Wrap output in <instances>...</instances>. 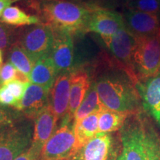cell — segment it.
<instances>
[{"label":"cell","instance_id":"obj_1","mask_svg":"<svg viewBox=\"0 0 160 160\" xmlns=\"http://www.w3.org/2000/svg\"><path fill=\"white\" fill-rule=\"evenodd\" d=\"M93 82L105 108L130 113L139 111L141 99L136 87L138 79L123 65L108 62L97 72Z\"/></svg>","mask_w":160,"mask_h":160},{"label":"cell","instance_id":"obj_2","mask_svg":"<svg viewBox=\"0 0 160 160\" xmlns=\"http://www.w3.org/2000/svg\"><path fill=\"white\" fill-rule=\"evenodd\" d=\"M91 6V3L66 0H39L35 9L41 22L50 26L53 31L77 36L88 33Z\"/></svg>","mask_w":160,"mask_h":160},{"label":"cell","instance_id":"obj_3","mask_svg":"<svg viewBox=\"0 0 160 160\" xmlns=\"http://www.w3.org/2000/svg\"><path fill=\"white\" fill-rule=\"evenodd\" d=\"M148 121L141 113H132L119 131L120 149L117 160H145Z\"/></svg>","mask_w":160,"mask_h":160},{"label":"cell","instance_id":"obj_4","mask_svg":"<svg viewBox=\"0 0 160 160\" xmlns=\"http://www.w3.org/2000/svg\"><path fill=\"white\" fill-rule=\"evenodd\" d=\"M31 122L23 117L0 127V160H14L31 147L33 133Z\"/></svg>","mask_w":160,"mask_h":160},{"label":"cell","instance_id":"obj_5","mask_svg":"<svg viewBox=\"0 0 160 160\" xmlns=\"http://www.w3.org/2000/svg\"><path fill=\"white\" fill-rule=\"evenodd\" d=\"M135 38L133 68L137 79L153 77L160 72V33Z\"/></svg>","mask_w":160,"mask_h":160},{"label":"cell","instance_id":"obj_6","mask_svg":"<svg viewBox=\"0 0 160 160\" xmlns=\"http://www.w3.org/2000/svg\"><path fill=\"white\" fill-rule=\"evenodd\" d=\"M54 42V32L43 23L31 25L18 33L17 42L33 61L50 55Z\"/></svg>","mask_w":160,"mask_h":160},{"label":"cell","instance_id":"obj_7","mask_svg":"<svg viewBox=\"0 0 160 160\" xmlns=\"http://www.w3.org/2000/svg\"><path fill=\"white\" fill-rule=\"evenodd\" d=\"M76 150L77 139L73 122L67 119H62L60 127L44 145L39 160L67 159Z\"/></svg>","mask_w":160,"mask_h":160},{"label":"cell","instance_id":"obj_8","mask_svg":"<svg viewBox=\"0 0 160 160\" xmlns=\"http://www.w3.org/2000/svg\"><path fill=\"white\" fill-rule=\"evenodd\" d=\"M111 133H98L77 148L68 160H117L119 148Z\"/></svg>","mask_w":160,"mask_h":160},{"label":"cell","instance_id":"obj_9","mask_svg":"<svg viewBox=\"0 0 160 160\" xmlns=\"http://www.w3.org/2000/svg\"><path fill=\"white\" fill-rule=\"evenodd\" d=\"M102 40L112 54L117 58L118 62L127 68L132 74L137 77L133 68L136 38L128 30L125 25L120 28L114 35L111 37L102 38Z\"/></svg>","mask_w":160,"mask_h":160},{"label":"cell","instance_id":"obj_10","mask_svg":"<svg viewBox=\"0 0 160 160\" xmlns=\"http://www.w3.org/2000/svg\"><path fill=\"white\" fill-rule=\"evenodd\" d=\"M125 25L122 13L92 4L87 33L99 35L101 39L114 35Z\"/></svg>","mask_w":160,"mask_h":160},{"label":"cell","instance_id":"obj_11","mask_svg":"<svg viewBox=\"0 0 160 160\" xmlns=\"http://www.w3.org/2000/svg\"><path fill=\"white\" fill-rule=\"evenodd\" d=\"M54 32V42L50 57L57 68L58 75L75 71V53L73 36L65 32Z\"/></svg>","mask_w":160,"mask_h":160},{"label":"cell","instance_id":"obj_12","mask_svg":"<svg viewBox=\"0 0 160 160\" xmlns=\"http://www.w3.org/2000/svg\"><path fill=\"white\" fill-rule=\"evenodd\" d=\"M143 109L160 128V72L136 85Z\"/></svg>","mask_w":160,"mask_h":160},{"label":"cell","instance_id":"obj_13","mask_svg":"<svg viewBox=\"0 0 160 160\" xmlns=\"http://www.w3.org/2000/svg\"><path fill=\"white\" fill-rule=\"evenodd\" d=\"M125 25L135 37H150L160 33V19L155 14L125 8Z\"/></svg>","mask_w":160,"mask_h":160},{"label":"cell","instance_id":"obj_14","mask_svg":"<svg viewBox=\"0 0 160 160\" xmlns=\"http://www.w3.org/2000/svg\"><path fill=\"white\" fill-rule=\"evenodd\" d=\"M50 91L42 86L30 83L22 99L15 110L28 119L33 120L45 108L49 105Z\"/></svg>","mask_w":160,"mask_h":160},{"label":"cell","instance_id":"obj_15","mask_svg":"<svg viewBox=\"0 0 160 160\" xmlns=\"http://www.w3.org/2000/svg\"><path fill=\"white\" fill-rule=\"evenodd\" d=\"M71 78L70 73H59L50 91L49 104L58 120L62 119L68 111Z\"/></svg>","mask_w":160,"mask_h":160},{"label":"cell","instance_id":"obj_16","mask_svg":"<svg viewBox=\"0 0 160 160\" xmlns=\"http://www.w3.org/2000/svg\"><path fill=\"white\" fill-rule=\"evenodd\" d=\"M33 139L31 147L41 153L44 145L56 131L58 119L56 117L51 106L48 105L40 111L34 119Z\"/></svg>","mask_w":160,"mask_h":160},{"label":"cell","instance_id":"obj_17","mask_svg":"<svg viewBox=\"0 0 160 160\" xmlns=\"http://www.w3.org/2000/svg\"><path fill=\"white\" fill-rule=\"evenodd\" d=\"M91 82L90 76L85 70H79L71 73L68 111L65 116L71 121L73 122L76 111L83 101Z\"/></svg>","mask_w":160,"mask_h":160},{"label":"cell","instance_id":"obj_18","mask_svg":"<svg viewBox=\"0 0 160 160\" xmlns=\"http://www.w3.org/2000/svg\"><path fill=\"white\" fill-rule=\"evenodd\" d=\"M57 76L58 73L54 63L50 55H48L36 62L29 79L33 84L42 86L51 91Z\"/></svg>","mask_w":160,"mask_h":160},{"label":"cell","instance_id":"obj_19","mask_svg":"<svg viewBox=\"0 0 160 160\" xmlns=\"http://www.w3.org/2000/svg\"><path fill=\"white\" fill-rule=\"evenodd\" d=\"M99 112H94L73 123V130L77 139V149L87 143L99 133Z\"/></svg>","mask_w":160,"mask_h":160},{"label":"cell","instance_id":"obj_20","mask_svg":"<svg viewBox=\"0 0 160 160\" xmlns=\"http://www.w3.org/2000/svg\"><path fill=\"white\" fill-rule=\"evenodd\" d=\"M132 113L104 108L99 112V133H109L119 131Z\"/></svg>","mask_w":160,"mask_h":160},{"label":"cell","instance_id":"obj_21","mask_svg":"<svg viewBox=\"0 0 160 160\" xmlns=\"http://www.w3.org/2000/svg\"><path fill=\"white\" fill-rule=\"evenodd\" d=\"M104 108H105L100 101L95 82L92 81L83 101L82 102L81 105L76 111L74 117H73V123L80 121L91 113L101 111Z\"/></svg>","mask_w":160,"mask_h":160},{"label":"cell","instance_id":"obj_22","mask_svg":"<svg viewBox=\"0 0 160 160\" xmlns=\"http://www.w3.org/2000/svg\"><path fill=\"white\" fill-rule=\"evenodd\" d=\"M0 21L6 25L15 27L38 25L41 23L39 17L28 15L17 6H10L2 13Z\"/></svg>","mask_w":160,"mask_h":160},{"label":"cell","instance_id":"obj_23","mask_svg":"<svg viewBox=\"0 0 160 160\" xmlns=\"http://www.w3.org/2000/svg\"><path fill=\"white\" fill-rule=\"evenodd\" d=\"M8 61L11 62L18 71L28 77L36 63L17 42L13 44L9 49Z\"/></svg>","mask_w":160,"mask_h":160},{"label":"cell","instance_id":"obj_24","mask_svg":"<svg viewBox=\"0 0 160 160\" xmlns=\"http://www.w3.org/2000/svg\"><path fill=\"white\" fill-rule=\"evenodd\" d=\"M145 160H160V139L149 122L146 131Z\"/></svg>","mask_w":160,"mask_h":160},{"label":"cell","instance_id":"obj_25","mask_svg":"<svg viewBox=\"0 0 160 160\" xmlns=\"http://www.w3.org/2000/svg\"><path fill=\"white\" fill-rule=\"evenodd\" d=\"M125 8L145 12L160 17V0H130L124 4Z\"/></svg>","mask_w":160,"mask_h":160},{"label":"cell","instance_id":"obj_26","mask_svg":"<svg viewBox=\"0 0 160 160\" xmlns=\"http://www.w3.org/2000/svg\"><path fill=\"white\" fill-rule=\"evenodd\" d=\"M18 33L10 25L0 21V49H10L17 42Z\"/></svg>","mask_w":160,"mask_h":160},{"label":"cell","instance_id":"obj_27","mask_svg":"<svg viewBox=\"0 0 160 160\" xmlns=\"http://www.w3.org/2000/svg\"><path fill=\"white\" fill-rule=\"evenodd\" d=\"M25 117L17 110L0 105V127L8 125Z\"/></svg>","mask_w":160,"mask_h":160},{"label":"cell","instance_id":"obj_28","mask_svg":"<svg viewBox=\"0 0 160 160\" xmlns=\"http://www.w3.org/2000/svg\"><path fill=\"white\" fill-rule=\"evenodd\" d=\"M18 70L11 62L7 61L2 66L0 71V87L5 85L12 80L16 79L17 77Z\"/></svg>","mask_w":160,"mask_h":160},{"label":"cell","instance_id":"obj_29","mask_svg":"<svg viewBox=\"0 0 160 160\" xmlns=\"http://www.w3.org/2000/svg\"><path fill=\"white\" fill-rule=\"evenodd\" d=\"M29 83L23 82L19 79H13L12 81L9 82L8 83L5 84V86L10 90L12 94L14 96V97L17 99L18 102H20L21 100L22 99L25 94L26 89L28 86L29 85Z\"/></svg>","mask_w":160,"mask_h":160},{"label":"cell","instance_id":"obj_30","mask_svg":"<svg viewBox=\"0 0 160 160\" xmlns=\"http://www.w3.org/2000/svg\"><path fill=\"white\" fill-rule=\"evenodd\" d=\"M19 102L5 85L0 87V105L16 109Z\"/></svg>","mask_w":160,"mask_h":160},{"label":"cell","instance_id":"obj_31","mask_svg":"<svg viewBox=\"0 0 160 160\" xmlns=\"http://www.w3.org/2000/svg\"><path fill=\"white\" fill-rule=\"evenodd\" d=\"M91 4L102 8L115 11L120 5H124L123 0H90Z\"/></svg>","mask_w":160,"mask_h":160},{"label":"cell","instance_id":"obj_32","mask_svg":"<svg viewBox=\"0 0 160 160\" xmlns=\"http://www.w3.org/2000/svg\"><path fill=\"white\" fill-rule=\"evenodd\" d=\"M41 153L36 151L33 148L30 147L22 154L17 157L14 160H39Z\"/></svg>","mask_w":160,"mask_h":160},{"label":"cell","instance_id":"obj_33","mask_svg":"<svg viewBox=\"0 0 160 160\" xmlns=\"http://www.w3.org/2000/svg\"><path fill=\"white\" fill-rule=\"evenodd\" d=\"M13 2H14V0H0V18L2 15L4 11L7 8L10 7Z\"/></svg>","mask_w":160,"mask_h":160},{"label":"cell","instance_id":"obj_34","mask_svg":"<svg viewBox=\"0 0 160 160\" xmlns=\"http://www.w3.org/2000/svg\"><path fill=\"white\" fill-rule=\"evenodd\" d=\"M66 1H71V2H79V3H91L90 0H66Z\"/></svg>","mask_w":160,"mask_h":160},{"label":"cell","instance_id":"obj_35","mask_svg":"<svg viewBox=\"0 0 160 160\" xmlns=\"http://www.w3.org/2000/svg\"><path fill=\"white\" fill-rule=\"evenodd\" d=\"M2 62H3V53H2V51L0 49V66H1Z\"/></svg>","mask_w":160,"mask_h":160},{"label":"cell","instance_id":"obj_36","mask_svg":"<svg viewBox=\"0 0 160 160\" xmlns=\"http://www.w3.org/2000/svg\"><path fill=\"white\" fill-rule=\"evenodd\" d=\"M123 1H124V4H125V2H128V1H130V0H123Z\"/></svg>","mask_w":160,"mask_h":160},{"label":"cell","instance_id":"obj_37","mask_svg":"<svg viewBox=\"0 0 160 160\" xmlns=\"http://www.w3.org/2000/svg\"><path fill=\"white\" fill-rule=\"evenodd\" d=\"M61 160H68V159H61Z\"/></svg>","mask_w":160,"mask_h":160},{"label":"cell","instance_id":"obj_38","mask_svg":"<svg viewBox=\"0 0 160 160\" xmlns=\"http://www.w3.org/2000/svg\"><path fill=\"white\" fill-rule=\"evenodd\" d=\"M0 71H1V68H0Z\"/></svg>","mask_w":160,"mask_h":160}]
</instances>
